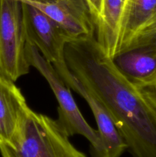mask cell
<instances>
[{"instance_id":"cell-2","label":"cell","mask_w":156,"mask_h":157,"mask_svg":"<svg viewBox=\"0 0 156 157\" xmlns=\"http://www.w3.org/2000/svg\"><path fill=\"white\" fill-rule=\"evenodd\" d=\"M2 157H87L73 147L57 120L29 107L9 144H0Z\"/></svg>"},{"instance_id":"cell-9","label":"cell","mask_w":156,"mask_h":157,"mask_svg":"<svg viewBox=\"0 0 156 157\" xmlns=\"http://www.w3.org/2000/svg\"><path fill=\"white\" fill-rule=\"evenodd\" d=\"M130 0H103L95 38L104 53L113 59L119 52L124 18Z\"/></svg>"},{"instance_id":"cell-8","label":"cell","mask_w":156,"mask_h":157,"mask_svg":"<svg viewBox=\"0 0 156 157\" xmlns=\"http://www.w3.org/2000/svg\"><path fill=\"white\" fill-rule=\"evenodd\" d=\"M63 81L83 97L93 112L101 143L100 150L94 157H120L127 145L105 106L71 72Z\"/></svg>"},{"instance_id":"cell-13","label":"cell","mask_w":156,"mask_h":157,"mask_svg":"<svg viewBox=\"0 0 156 157\" xmlns=\"http://www.w3.org/2000/svg\"><path fill=\"white\" fill-rule=\"evenodd\" d=\"M144 98L156 110V84L139 89Z\"/></svg>"},{"instance_id":"cell-12","label":"cell","mask_w":156,"mask_h":157,"mask_svg":"<svg viewBox=\"0 0 156 157\" xmlns=\"http://www.w3.org/2000/svg\"><path fill=\"white\" fill-rule=\"evenodd\" d=\"M86 2L88 5L89 9L96 26V24L99 22L101 15H102L103 0H86Z\"/></svg>"},{"instance_id":"cell-3","label":"cell","mask_w":156,"mask_h":157,"mask_svg":"<svg viewBox=\"0 0 156 157\" xmlns=\"http://www.w3.org/2000/svg\"><path fill=\"white\" fill-rule=\"evenodd\" d=\"M27 57L31 66L36 68L45 78L54 94L58 103L57 121L60 127L69 137L74 135L84 136L90 143L94 157L101 148L99 133L84 119L72 96L70 87L63 81L54 66L43 58L38 48L28 43Z\"/></svg>"},{"instance_id":"cell-4","label":"cell","mask_w":156,"mask_h":157,"mask_svg":"<svg viewBox=\"0 0 156 157\" xmlns=\"http://www.w3.org/2000/svg\"><path fill=\"white\" fill-rule=\"evenodd\" d=\"M21 0H0V77L15 82L28 74Z\"/></svg>"},{"instance_id":"cell-1","label":"cell","mask_w":156,"mask_h":157,"mask_svg":"<svg viewBox=\"0 0 156 157\" xmlns=\"http://www.w3.org/2000/svg\"><path fill=\"white\" fill-rule=\"evenodd\" d=\"M69 70L102 102L134 157H156V110L115 66L95 37L65 48Z\"/></svg>"},{"instance_id":"cell-6","label":"cell","mask_w":156,"mask_h":157,"mask_svg":"<svg viewBox=\"0 0 156 157\" xmlns=\"http://www.w3.org/2000/svg\"><path fill=\"white\" fill-rule=\"evenodd\" d=\"M112 60L136 88L156 84V17Z\"/></svg>"},{"instance_id":"cell-10","label":"cell","mask_w":156,"mask_h":157,"mask_svg":"<svg viewBox=\"0 0 156 157\" xmlns=\"http://www.w3.org/2000/svg\"><path fill=\"white\" fill-rule=\"evenodd\" d=\"M28 108L15 82L0 77V144H11Z\"/></svg>"},{"instance_id":"cell-11","label":"cell","mask_w":156,"mask_h":157,"mask_svg":"<svg viewBox=\"0 0 156 157\" xmlns=\"http://www.w3.org/2000/svg\"><path fill=\"white\" fill-rule=\"evenodd\" d=\"M155 17L156 0H130L122 25L119 51L126 47Z\"/></svg>"},{"instance_id":"cell-5","label":"cell","mask_w":156,"mask_h":157,"mask_svg":"<svg viewBox=\"0 0 156 157\" xmlns=\"http://www.w3.org/2000/svg\"><path fill=\"white\" fill-rule=\"evenodd\" d=\"M22 11L28 43L36 47L64 79L70 73L65 61V48L70 38L56 21L35 6L22 2Z\"/></svg>"},{"instance_id":"cell-7","label":"cell","mask_w":156,"mask_h":157,"mask_svg":"<svg viewBox=\"0 0 156 157\" xmlns=\"http://www.w3.org/2000/svg\"><path fill=\"white\" fill-rule=\"evenodd\" d=\"M56 21L70 40L95 37L96 24L86 0H21Z\"/></svg>"}]
</instances>
